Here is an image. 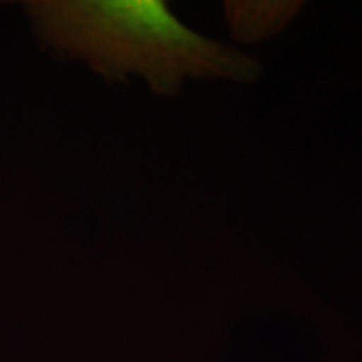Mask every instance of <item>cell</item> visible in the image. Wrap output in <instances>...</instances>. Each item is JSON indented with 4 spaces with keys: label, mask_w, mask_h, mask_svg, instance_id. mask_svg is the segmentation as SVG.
<instances>
[{
    "label": "cell",
    "mask_w": 362,
    "mask_h": 362,
    "mask_svg": "<svg viewBox=\"0 0 362 362\" xmlns=\"http://www.w3.org/2000/svg\"><path fill=\"white\" fill-rule=\"evenodd\" d=\"M26 13L40 47L83 61L105 81L141 77L171 97L187 78L247 83L258 61L183 25L163 0H33Z\"/></svg>",
    "instance_id": "1"
},
{
    "label": "cell",
    "mask_w": 362,
    "mask_h": 362,
    "mask_svg": "<svg viewBox=\"0 0 362 362\" xmlns=\"http://www.w3.org/2000/svg\"><path fill=\"white\" fill-rule=\"evenodd\" d=\"M298 6L292 2H226V16L240 42H258L276 35L296 14Z\"/></svg>",
    "instance_id": "2"
}]
</instances>
